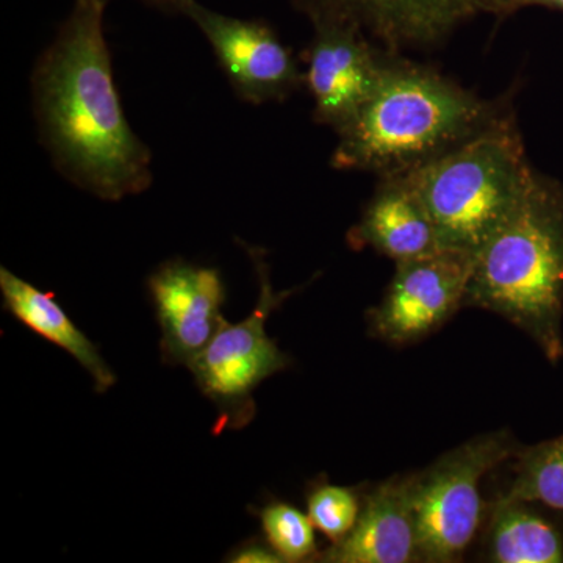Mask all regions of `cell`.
Returning a JSON list of instances; mask_svg holds the SVG:
<instances>
[{
  "label": "cell",
  "instance_id": "cell-13",
  "mask_svg": "<svg viewBox=\"0 0 563 563\" xmlns=\"http://www.w3.org/2000/svg\"><path fill=\"white\" fill-rule=\"evenodd\" d=\"M347 243L354 250L372 247L396 263L442 251L431 214L406 174L380 177Z\"/></svg>",
  "mask_w": 563,
  "mask_h": 563
},
{
  "label": "cell",
  "instance_id": "cell-4",
  "mask_svg": "<svg viewBox=\"0 0 563 563\" xmlns=\"http://www.w3.org/2000/svg\"><path fill=\"white\" fill-rule=\"evenodd\" d=\"M532 168L509 109L454 150L406 174L442 250L476 255L514 210Z\"/></svg>",
  "mask_w": 563,
  "mask_h": 563
},
{
  "label": "cell",
  "instance_id": "cell-18",
  "mask_svg": "<svg viewBox=\"0 0 563 563\" xmlns=\"http://www.w3.org/2000/svg\"><path fill=\"white\" fill-rule=\"evenodd\" d=\"M307 515L325 539L340 542L357 525L363 496L357 488L318 481L307 493Z\"/></svg>",
  "mask_w": 563,
  "mask_h": 563
},
{
  "label": "cell",
  "instance_id": "cell-3",
  "mask_svg": "<svg viewBox=\"0 0 563 563\" xmlns=\"http://www.w3.org/2000/svg\"><path fill=\"white\" fill-rule=\"evenodd\" d=\"M463 306L503 317L563 357V187L537 172L474 258Z\"/></svg>",
  "mask_w": 563,
  "mask_h": 563
},
{
  "label": "cell",
  "instance_id": "cell-11",
  "mask_svg": "<svg viewBox=\"0 0 563 563\" xmlns=\"http://www.w3.org/2000/svg\"><path fill=\"white\" fill-rule=\"evenodd\" d=\"M147 291L161 325L163 363L187 366L225 321L221 273L174 258L147 277Z\"/></svg>",
  "mask_w": 563,
  "mask_h": 563
},
{
  "label": "cell",
  "instance_id": "cell-8",
  "mask_svg": "<svg viewBox=\"0 0 563 563\" xmlns=\"http://www.w3.org/2000/svg\"><path fill=\"white\" fill-rule=\"evenodd\" d=\"M395 57L350 25L314 24L302 54L313 120L336 135L343 132L379 90Z\"/></svg>",
  "mask_w": 563,
  "mask_h": 563
},
{
  "label": "cell",
  "instance_id": "cell-7",
  "mask_svg": "<svg viewBox=\"0 0 563 563\" xmlns=\"http://www.w3.org/2000/svg\"><path fill=\"white\" fill-rule=\"evenodd\" d=\"M181 16L198 25L240 101L284 102L303 85V70L290 47L262 20H240L187 0Z\"/></svg>",
  "mask_w": 563,
  "mask_h": 563
},
{
  "label": "cell",
  "instance_id": "cell-17",
  "mask_svg": "<svg viewBox=\"0 0 563 563\" xmlns=\"http://www.w3.org/2000/svg\"><path fill=\"white\" fill-rule=\"evenodd\" d=\"M262 525L266 542L272 544L282 561L299 563L318 561L317 536L314 525L309 515L298 507L282 501L266 503L262 509L255 510Z\"/></svg>",
  "mask_w": 563,
  "mask_h": 563
},
{
  "label": "cell",
  "instance_id": "cell-19",
  "mask_svg": "<svg viewBox=\"0 0 563 563\" xmlns=\"http://www.w3.org/2000/svg\"><path fill=\"white\" fill-rule=\"evenodd\" d=\"M228 562L233 563H280L284 562L279 554L273 550L272 544L266 540L254 539L246 540L236 547L231 554L225 559Z\"/></svg>",
  "mask_w": 563,
  "mask_h": 563
},
{
  "label": "cell",
  "instance_id": "cell-21",
  "mask_svg": "<svg viewBox=\"0 0 563 563\" xmlns=\"http://www.w3.org/2000/svg\"><path fill=\"white\" fill-rule=\"evenodd\" d=\"M102 2L109 3L110 0H102ZM140 2L152 7V9L161 10L165 14H181L187 0H140Z\"/></svg>",
  "mask_w": 563,
  "mask_h": 563
},
{
  "label": "cell",
  "instance_id": "cell-6",
  "mask_svg": "<svg viewBox=\"0 0 563 563\" xmlns=\"http://www.w3.org/2000/svg\"><path fill=\"white\" fill-rule=\"evenodd\" d=\"M507 431L483 433L413 474L412 499L420 562L461 561L483 521L481 481L518 454Z\"/></svg>",
  "mask_w": 563,
  "mask_h": 563
},
{
  "label": "cell",
  "instance_id": "cell-14",
  "mask_svg": "<svg viewBox=\"0 0 563 563\" xmlns=\"http://www.w3.org/2000/svg\"><path fill=\"white\" fill-rule=\"evenodd\" d=\"M0 291L3 307L18 321L76 358L81 368L90 374L98 395L109 391L117 384V376L109 363L103 361L99 347L74 324L55 299V292L40 290L7 268H0Z\"/></svg>",
  "mask_w": 563,
  "mask_h": 563
},
{
  "label": "cell",
  "instance_id": "cell-20",
  "mask_svg": "<svg viewBox=\"0 0 563 563\" xmlns=\"http://www.w3.org/2000/svg\"><path fill=\"white\" fill-rule=\"evenodd\" d=\"M479 13L495 16H510L515 11L523 9V0H476Z\"/></svg>",
  "mask_w": 563,
  "mask_h": 563
},
{
  "label": "cell",
  "instance_id": "cell-1",
  "mask_svg": "<svg viewBox=\"0 0 563 563\" xmlns=\"http://www.w3.org/2000/svg\"><path fill=\"white\" fill-rule=\"evenodd\" d=\"M102 0L73 10L32 73L33 113L57 172L80 190L118 202L151 187L152 152L125 118L114 85Z\"/></svg>",
  "mask_w": 563,
  "mask_h": 563
},
{
  "label": "cell",
  "instance_id": "cell-2",
  "mask_svg": "<svg viewBox=\"0 0 563 563\" xmlns=\"http://www.w3.org/2000/svg\"><path fill=\"white\" fill-rule=\"evenodd\" d=\"M506 110L396 55L372 101L339 133L331 165L380 177L407 173L472 139Z\"/></svg>",
  "mask_w": 563,
  "mask_h": 563
},
{
  "label": "cell",
  "instance_id": "cell-15",
  "mask_svg": "<svg viewBox=\"0 0 563 563\" xmlns=\"http://www.w3.org/2000/svg\"><path fill=\"white\" fill-rule=\"evenodd\" d=\"M487 558L496 563H562V533L531 503L503 495L492 506Z\"/></svg>",
  "mask_w": 563,
  "mask_h": 563
},
{
  "label": "cell",
  "instance_id": "cell-5",
  "mask_svg": "<svg viewBox=\"0 0 563 563\" xmlns=\"http://www.w3.org/2000/svg\"><path fill=\"white\" fill-rule=\"evenodd\" d=\"M244 247L261 282L258 301L246 320L222 322L210 343L187 365L199 390L217 407L213 435L246 428L257 415L255 388L291 365V358L266 333V320L292 290L274 291L263 252Z\"/></svg>",
  "mask_w": 563,
  "mask_h": 563
},
{
  "label": "cell",
  "instance_id": "cell-16",
  "mask_svg": "<svg viewBox=\"0 0 563 563\" xmlns=\"http://www.w3.org/2000/svg\"><path fill=\"white\" fill-rule=\"evenodd\" d=\"M507 496L563 514V435L518 451Z\"/></svg>",
  "mask_w": 563,
  "mask_h": 563
},
{
  "label": "cell",
  "instance_id": "cell-9",
  "mask_svg": "<svg viewBox=\"0 0 563 563\" xmlns=\"http://www.w3.org/2000/svg\"><path fill=\"white\" fill-rule=\"evenodd\" d=\"M474 258L468 252L442 250L396 263L383 301L369 312L374 335L406 344L439 329L463 307Z\"/></svg>",
  "mask_w": 563,
  "mask_h": 563
},
{
  "label": "cell",
  "instance_id": "cell-10",
  "mask_svg": "<svg viewBox=\"0 0 563 563\" xmlns=\"http://www.w3.org/2000/svg\"><path fill=\"white\" fill-rule=\"evenodd\" d=\"M314 24L357 29L388 54L428 51L479 13L476 0H291Z\"/></svg>",
  "mask_w": 563,
  "mask_h": 563
},
{
  "label": "cell",
  "instance_id": "cell-12",
  "mask_svg": "<svg viewBox=\"0 0 563 563\" xmlns=\"http://www.w3.org/2000/svg\"><path fill=\"white\" fill-rule=\"evenodd\" d=\"M412 481L395 476L363 495L357 525L318 555L325 563H410L418 555Z\"/></svg>",
  "mask_w": 563,
  "mask_h": 563
},
{
  "label": "cell",
  "instance_id": "cell-22",
  "mask_svg": "<svg viewBox=\"0 0 563 563\" xmlns=\"http://www.w3.org/2000/svg\"><path fill=\"white\" fill-rule=\"evenodd\" d=\"M526 5H544L563 10V0H523V7Z\"/></svg>",
  "mask_w": 563,
  "mask_h": 563
}]
</instances>
